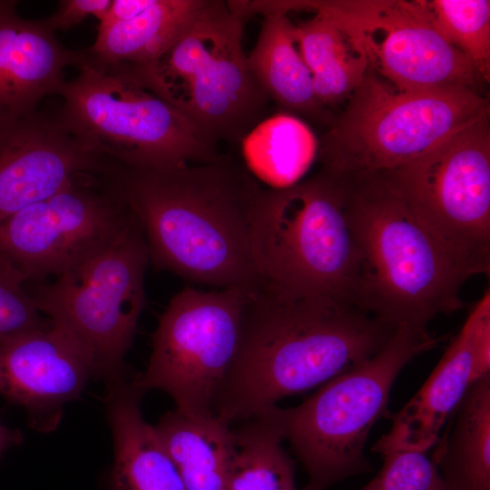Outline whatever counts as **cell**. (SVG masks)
Segmentation results:
<instances>
[{"label":"cell","instance_id":"1","mask_svg":"<svg viewBox=\"0 0 490 490\" xmlns=\"http://www.w3.org/2000/svg\"><path fill=\"white\" fill-rule=\"evenodd\" d=\"M397 328L361 305L258 283L247 290L239 342L213 413L233 426L364 363Z\"/></svg>","mask_w":490,"mask_h":490},{"label":"cell","instance_id":"2","mask_svg":"<svg viewBox=\"0 0 490 490\" xmlns=\"http://www.w3.org/2000/svg\"><path fill=\"white\" fill-rule=\"evenodd\" d=\"M113 174L155 268L219 289L258 284L250 230L262 187L242 164L220 154L164 169L117 164Z\"/></svg>","mask_w":490,"mask_h":490},{"label":"cell","instance_id":"3","mask_svg":"<svg viewBox=\"0 0 490 490\" xmlns=\"http://www.w3.org/2000/svg\"><path fill=\"white\" fill-rule=\"evenodd\" d=\"M362 260L363 306L386 324L426 329L463 307L471 276L379 173L339 178Z\"/></svg>","mask_w":490,"mask_h":490},{"label":"cell","instance_id":"4","mask_svg":"<svg viewBox=\"0 0 490 490\" xmlns=\"http://www.w3.org/2000/svg\"><path fill=\"white\" fill-rule=\"evenodd\" d=\"M250 238L258 283L294 294L345 298L364 308L361 255L339 178L320 169L289 188H261Z\"/></svg>","mask_w":490,"mask_h":490},{"label":"cell","instance_id":"5","mask_svg":"<svg viewBox=\"0 0 490 490\" xmlns=\"http://www.w3.org/2000/svg\"><path fill=\"white\" fill-rule=\"evenodd\" d=\"M244 22L227 1L204 0L159 57L112 67L131 74L217 142H240L265 118L270 101L248 65Z\"/></svg>","mask_w":490,"mask_h":490},{"label":"cell","instance_id":"6","mask_svg":"<svg viewBox=\"0 0 490 490\" xmlns=\"http://www.w3.org/2000/svg\"><path fill=\"white\" fill-rule=\"evenodd\" d=\"M56 94L57 115L89 152L132 169H164L204 163L220 154L218 142L179 110L125 71L88 61Z\"/></svg>","mask_w":490,"mask_h":490},{"label":"cell","instance_id":"7","mask_svg":"<svg viewBox=\"0 0 490 490\" xmlns=\"http://www.w3.org/2000/svg\"><path fill=\"white\" fill-rule=\"evenodd\" d=\"M438 341L427 329L398 328L376 355L328 380L301 404L265 412L308 474L302 490H327L371 469L364 456L366 440L386 411L396 378Z\"/></svg>","mask_w":490,"mask_h":490},{"label":"cell","instance_id":"8","mask_svg":"<svg viewBox=\"0 0 490 490\" xmlns=\"http://www.w3.org/2000/svg\"><path fill=\"white\" fill-rule=\"evenodd\" d=\"M489 108L473 89L398 91L369 68L318 142L321 170L340 178L397 169Z\"/></svg>","mask_w":490,"mask_h":490},{"label":"cell","instance_id":"9","mask_svg":"<svg viewBox=\"0 0 490 490\" xmlns=\"http://www.w3.org/2000/svg\"><path fill=\"white\" fill-rule=\"evenodd\" d=\"M149 262L145 236L133 214L113 238L71 270L25 289L41 314L83 347L94 377L106 383L128 373L124 358L146 303Z\"/></svg>","mask_w":490,"mask_h":490},{"label":"cell","instance_id":"10","mask_svg":"<svg viewBox=\"0 0 490 490\" xmlns=\"http://www.w3.org/2000/svg\"><path fill=\"white\" fill-rule=\"evenodd\" d=\"M377 173L471 277L489 273V113L410 162Z\"/></svg>","mask_w":490,"mask_h":490},{"label":"cell","instance_id":"11","mask_svg":"<svg viewBox=\"0 0 490 490\" xmlns=\"http://www.w3.org/2000/svg\"><path fill=\"white\" fill-rule=\"evenodd\" d=\"M132 216L109 168L79 173L53 195L0 220V272L24 286L57 278Z\"/></svg>","mask_w":490,"mask_h":490},{"label":"cell","instance_id":"12","mask_svg":"<svg viewBox=\"0 0 490 490\" xmlns=\"http://www.w3.org/2000/svg\"><path fill=\"white\" fill-rule=\"evenodd\" d=\"M248 289L187 286L175 294L152 333L146 369L133 376L135 385L143 392L167 393L181 412L214 414L216 396L237 349Z\"/></svg>","mask_w":490,"mask_h":490},{"label":"cell","instance_id":"13","mask_svg":"<svg viewBox=\"0 0 490 490\" xmlns=\"http://www.w3.org/2000/svg\"><path fill=\"white\" fill-rule=\"evenodd\" d=\"M338 21L354 34L379 33L378 42L362 44L370 67L398 91L475 90L482 80L434 27L425 1L347 2Z\"/></svg>","mask_w":490,"mask_h":490},{"label":"cell","instance_id":"14","mask_svg":"<svg viewBox=\"0 0 490 490\" xmlns=\"http://www.w3.org/2000/svg\"><path fill=\"white\" fill-rule=\"evenodd\" d=\"M92 377L85 350L50 319L0 341V395L22 407L39 431L58 426L64 406L80 397Z\"/></svg>","mask_w":490,"mask_h":490},{"label":"cell","instance_id":"15","mask_svg":"<svg viewBox=\"0 0 490 490\" xmlns=\"http://www.w3.org/2000/svg\"><path fill=\"white\" fill-rule=\"evenodd\" d=\"M490 374V293L470 312L458 334L416 395L393 417L389 431L373 446L381 456L426 452L469 387Z\"/></svg>","mask_w":490,"mask_h":490},{"label":"cell","instance_id":"16","mask_svg":"<svg viewBox=\"0 0 490 490\" xmlns=\"http://www.w3.org/2000/svg\"><path fill=\"white\" fill-rule=\"evenodd\" d=\"M57 116L36 110L0 119V220L59 191L75 175L103 170Z\"/></svg>","mask_w":490,"mask_h":490},{"label":"cell","instance_id":"17","mask_svg":"<svg viewBox=\"0 0 490 490\" xmlns=\"http://www.w3.org/2000/svg\"><path fill=\"white\" fill-rule=\"evenodd\" d=\"M79 59L80 51L64 47L44 19L23 18L15 1L0 0V119L35 111Z\"/></svg>","mask_w":490,"mask_h":490},{"label":"cell","instance_id":"18","mask_svg":"<svg viewBox=\"0 0 490 490\" xmlns=\"http://www.w3.org/2000/svg\"><path fill=\"white\" fill-rule=\"evenodd\" d=\"M106 409L113 439L111 490H185L155 427L143 418L144 392L129 373L106 383Z\"/></svg>","mask_w":490,"mask_h":490},{"label":"cell","instance_id":"19","mask_svg":"<svg viewBox=\"0 0 490 490\" xmlns=\"http://www.w3.org/2000/svg\"><path fill=\"white\" fill-rule=\"evenodd\" d=\"M295 29L287 14L265 15L257 42L247 55L248 65L269 100L287 111L330 125V113L316 100L312 76L300 54Z\"/></svg>","mask_w":490,"mask_h":490},{"label":"cell","instance_id":"20","mask_svg":"<svg viewBox=\"0 0 490 490\" xmlns=\"http://www.w3.org/2000/svg\"><path fill=\"white\" fill-rule=\"evenodd\" d=\"M154 427L185 490H225L233 453L231 425L215 414L174 409Z\"/></svg>","mask_w":490,"mask_h":490},{"label":"cell","instance_id":"21","mask_svg":"<svg viewBox=\"0 0 490 490\" xmlns=\"http://www.w3.org/2000/svg\"><path fill=\"white\" fill-rule=\"evenodd\" d=\"M295 34L319 106L328 112V108L347 102L370 68L361 41L319 14L296 24Z\"/></svg>","mask_w":490,"mask_h":490},{"label":"cell","instance_id":"22","mask_svg":"<svg viewBox=\"0 0 490 490\" xmlns=\"http://www.w3.org/2000/svg\"><path fill=\"white\" fill-rule=\"evenodd\" d=\"M204 0H153L140 15L98 27L95 42L83 50L103 66H134L159 57L186 28Z\"/></svg>","mask_w":490,"mask_h":490},{"label":"cell","instance_id":"23","mask_svg":"<svg viewBox=\"0 0 490 490\" xmlns=\"http://www.w3.org/2000/svg\"><path fill=\"white\" fill-rule=\"evenodd\" d=\"M242 164L264 189L281 190L299 181L318 156L311 128L290 113L265 117L242 139Z\"/></svg>","mask_w":490,"mask_h":490},{"label":"cell","instance_id":"24","mask_svg":"<svg viewBox=\"0 0 490 490\" xmlns=\"http://www.w3.org/2000/svg\"><path fill=\"white\" fill-rule=\"evenodd\" d=\"M456 408L433 462L446 490H490V374L469 387Z\"/></svg>","mask_w":490,"mask_h":490},{"label":"cell","instance_id":"25","mask_svg":"<svg viewBox=\"0 0 490 490\" xmlns=\"http://www.w3.org/2000/svg\"><path fill=\"white\" fill-rule=\"evenodd\" d=\"M233 453L225 490H298L284 437L266 413L232 426Z\"/></svg>","mask_w":490,"mask_h":490},{"label":"cell","instance_id":"26","mask_svg":"<svg viewBox=\"0 0 490 490\" xmlns=\"http://www.w3.org/2000/svg\"><path fill=\"white\" fill-rule=\"evenodd\" d=\"M436 31L472 64L482 80L490 77V1H425Z\"/></svg>","mask_w":490,"mask_h":490},{"label":"cell","instance_id":"27","mask_svg":"<svg viewBox=\"0 0 490 490\" xmlns=\"http://www.w3.org/2000/svg\"><path fill=\"white\" fill-rule=\"evenodd\" d=\"M382 457L381 469L358 490H446L426 452L394 451Z\"/></svg>","mask_w":490,"mask_h":490},{"label":"cell","instance_id":"28","mask_svg":"<svg viewBox=\"0 0 490 490\" xmlns=\"http://www.w3.org/2000/svg\"><path fill=\"white\" fill-rule=\"evenodd\" d=\"M47 320L25 287L0 272V341L40 328Z\"/></svg>","mask_w":490,"mask_h":490},{"label":"cell","instance_id":"29","mask_svg":"<svg viewBox=\"0 0 490 490\" xmlns=\"http://www.w3.org/2000/svg\"><path fill=\"white\" fill-rule=\"evenodd\" d=\"M111 3L112 0H63L56 11L44 21L54 33L56 30H68L88 16H94L100 22Z\"/></svg>","mask_w":490,"mask_h":490},{"label":"cell","instance_id":"30","mask_svg":"<svg viewBox=\"0 0 490 490\" xmlns=\"http://www.w3.org/2000/svg\"><path fill=\"white\" fill-rule=\"evenodd\" d=\"M153 0H113L98 27L129 20L146 10Z\"/></svg>","mask_w":490,"mask_h":490},{"label":"cell","instance_id":"31","mask_svg":"<svg viewBox=\"0 0 490 490\" xmlns=\"http://www.w3.org/2000/svg\"><path fill=\"white\" fill-rule=\"evenodd\" d=\"M22 442V434L0 422V456L7 449Z\"/></svg>","mask_w":490,"mask_h":490}]
</instances>
